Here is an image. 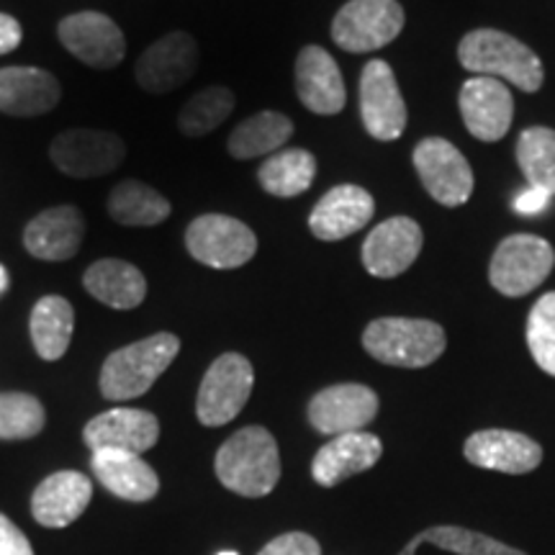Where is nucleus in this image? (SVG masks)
<instances>
[{"mask_svg": "<svg viewBox=\"0 0 555 555\" xmlns=\"http://www.w3.org/2000/svg\"><path fill=\"white\" fill-rule=\"evenodd\" d=\"M234 111V93L229 88L211 86L193 93L178 114V129L183 137H204L221 127Z\"/></svg>", "mask_w": 555, "mask_h": 555, "instance_id": "obj_32", "label": "nucleus"}, {"mask_svg": "<svg viewBox=\"0 0 555 555\" xmlns=\"http://www.w3.org/2000/svg\"><path fill=\"white\" fill-rule=\"evenodd\" d=\"M57 37L75 60L95 69L116 67L127 54V39L119 24L99 11H80L62 18Z\"/></svg>", "mask_w": 555, "mask_h": 555, "instance_id": "obj_13", "label": "nucleus"}, {"mask_svg": "<svg viewBox=\"0 0 555 555\" xmlns=\"http://www.w3.org/2000/svg\"><path fill=\"white\" fill-rule=\"evenodd\" d=\"M360 119L378 142H397L406 129V103L388 62L371 60L360 75Z\"/></svg>", "mask_w": 555, "mask_h": 555, "instance_id": "obj_11", "label": "nucleus"}, {"mask_svg": "<svg viewBox=\"0 0 555 555\" xmlns=\"http://www.w3.org/2000/svg\"><path fill=\"white\" fill-rule=\"evenodd\" d=\"M446 330L429 319L384 317L363 332V347L384 365L427 367L446 352Z\"/></svg>", "mask_w": 555, "mask_h": 555, "instance_id": "obj_4", "label": "nucleus"}, {"mask_svg": "<svg viewBox=\"0 0 555 555\" xmlns=\"http://www.w3.org/2000/svg\"><path fill=\"white\" fill-rule=\"evenodd\" d=\"M54 168L69 178H99L114 172L127 157V144L119 134L101 129L60 131L50 144Z\"/></svg>", "mask_w": 555, "mask_h": 555, "instance_id": "obj_10", "label": "nucleus"}, {"mask_svg": "<svg viewBox=\"0 0 555 555\" xmlns=\"http://www.w3.org/2000/svg\"><path fill=\"white\" fill-rule=\"evenodd\" d=\"M217 555H240V553H234V551H221V553H217Z\"/></svg>", "mask_w": 555, "mask_h": 555, "instance_id": "obj_42", "label": "nucleus"}, {"mask_svg": "<svg viewBox=\"0 0 555 555\" xmlns=\"http://www.w3.org/2000/svg\"><path fill=\"white\" fill-rule=\"evenodd\" d=\"M404 29L399 0H350L332 21V39L339 50L363 54L384 50Z\"/></svg>", "mask_w": 555, "mask_h": 555, "instance_id": "obj_6", "label": "nucleus"}, {"mask_svg": "<svg viewBox=\"0 0 555 555\" xmlns=\"http://www.w3.org/2000/svg\"><path fill=\"white\" fill-rule=\"evenodd\" d=\"M9 281H11V278H9V270H5L3 266H0V296H3V294H5V288H9Z\"/></svg>", "mask_w": 555, "mask_h": 555, "instance_id": "obj_41", "label": "nucleus"}, {"mask_svg": "<svg viewBox=\"0 0 555 555\" xmlns=\"http://www.w3.org/2000/svg\"><path fill=\"white\" fill-rule=\"evenodd\" d=\"M198 69V44L189 31H170L139 54L134 78L152 95L183 88Z\"/></svg>", "mask_w": 555, "mask_h": 555, "instance_id": "obj_12", "label": "nucleus"}, {"mask_svg": "<svg viewBox=\"0 0 555 555\" xmlns=\"http://www.w3.org/2000/svg\"><path fill=\"white\" fill-rule=\"evenodd\" d=\"M517 165L532 189L555 196V129H525L517 139Z\"/></svg>", "mask_w": 555, "mask_h": 555, "instance_id": "obj_31", "label": "nucleus"}, {"mask_svg": "<svg viewBox=\"0 0 555 555\" xmlns=\"http://www.w3.org/2000/svg\"><path fill=\"white\" fill-rule=\"evenodd\" d=\"M255 386L253 363L240 352H224L214 360L201 380L196 416L204 427H221L232 422L249 401Z\"/></svg>", "mask_w": 555, "mask_h": 555, "instance_id": "obj_8", "label": "nucleus"}, {"mask_svg": "<svg viewBox=\"0 0 555 555\" xmlns=\"http://www.w3.org/2000/svg\"><path fill=\"white\" fill-rule=\"evenodd\" d=\"M62 99V86L50 69L3 67L0 69V111L9 116L50 114Z\"/></svg>", "mask_w": 555, "mask_h": 555, "instance_id": "obj_24", "label": "nucleus"}, {"mask_svg": "<svg viewBox=\"0 0 555 555\" xmlns=\"http://www.w3.org/2000/svg\"><path fill=\"white\" fill-rule=\"evenodd\" d=\"M317 178V157L309 150L288 147L260 165V189L275 198H296L311 189Z\"/></svg>", "mask_w": 555, "mask_h": 555, "instance_id": "obj_29", "label": "nucleus"}, {"mask_svg": "<svg viewBox=\"0 0 555 555\" xmlns=\"http://www.w3.org/2000/svg\"><path fill=\"white\" fill-rule=\"evenodd\" d=\"M44 406L24 391L0 393V440H29L44 429Z\"/></svg>", "mask_w": 555, "mask_h": 555, "instance_id": "obj_33", "label": "nucleus"}, {"mask_svg": "<svg viewBox=\"0 0 555 555\" xmlns=\"http://www.w3.org/2000/svg\"><path fill=\"white\" fill-rule=\"evenodd\" d=\"M180 352V339L170 332L139 339L111 352L101 367V393L108 401L139 399L155 386Z\"/></svg>", "mask_w": 555, "mask_h": 555, "instance_id": "obj_3", "label": "nucleus"}, {"mask_svg": "<svg viewBox=\"0 0 555 555\" xmlns=\"http://www.w3.org/2000/svg\"><path fill=\"white\" fill-rule=\"evenodd\" d=\"M551 193H545L543 189H527L519 193L515 198V211L522 214V217H538V214H543L547 204H551Z\"/></svg>", "mask_w": 555, "mask_h": 555, "instance_id": "obj_38", "label": "nucleus"}, {"mask_svg": "<svg viewBox=\"0 0 555 555\" xmlns=\"http://www.w3.org/2000/svg\"><path fill=\"white\" fill-rule=\"evenodd\" d=\"M420 545H422V538L416 535V538L412 540V543H406V545H404V551H401L399 555H416V547H420Z\"/></svg>", "mask_w": 555, "mask_h": 555, "instance_id": "obj_40", "label": "nucleus"}, {"mask_svg": "<svg viewBox=\"0 0 555 555\" xmlns=\"http://www.w3.org/2000/svg\"><path fill=\"white\" fill-rule=\"evenodd\" d=\"M75 330V309L67 298L62 296H44L34 304L29 332L34 350L41 360H60L73 343Z\"/></svg>", "mask_w": 555, "mask_h": 555, "instance_id": "obj_28", "label": "nucleus"}, {"mask_svg": "<svg viewBox=\"0 0 555 555\" xmlns=\"http://www.w3.org/2000/svg\"><path fill=\"white\" fill-rule=\"evenodd\" d=\"M384 455V442L373 433H347L332 437L319 448L311 463V476L319 486H337L345 478L371 470Z\"/></svg>", "mask_w": 555, "mask_h": 555, "instance_id": "obj_22", "label": "nucleus"}, {"mask_svg": "<svg viewBox=\"0 0 555 555\" xmlns=\"http://www.w3.org/2000/svg\"><path fill=\"white\" fill-rule=\"evenodd\" d=\"M86 217L75 206H54L34 217L24 229V247L31 258L67 262L80 253Z\"/></svg>", "mask_w": 555, "mask_h": 555, "instance_id": "obj_19", "label": "nucleus"}, {"mask_svg": "<svg viewBox=\"0 0 555 555\" xmlns=\"http://www.w3.org/2000/svg\"><path fill=\"white\" fill-rule=\"evenodd\" d=\"M90 468L114 496L127 502H150L157 496L159 478L142 455L127 450H95Z\"/></svg>", "mask_w": 555, "mask_h": 555, "instance_id": "obj_25", "label": "nucleus"}, {"mask_svg": "<svg viewBox=\"0 0 555 555\" xmlns=\"http://www.w3.org/2000/svg\"><path fill=\"white\" fill-rule=\"evenodd\" d=\"M422 543H429L440 551L455 553V555H525L517 547L499 543L494 538H486L481 532L466 530V527L455 525H440L429 527V530L420 532Z\"/></svg>", "mask_w": 555, "mask_h": 555, "instance_id": "obj_34", "label": "nucleus"}, {"mask_svg": "<svg viewBox=\"0 0 555 555\" xmlns=\"http://www.w3.org/2000/svg\"><path fill=\"white\" fill-rule=\"evenodd\" d=\"M82 440L93 450H127V453H147L159 440V422L144 409H108L88 422Z\"/></svg>", "mask_w": 555, "mask_h": 555, "instance_id": "obj_17", "label": "nucleus"}, {"mask_svg": "<svg viewBox=\"0 0 555 555\" xmlns=\"http://www.w3.org/2000/svg\"><path fill=\"white\" fill-rule=\"evenodd\" d=\"M21 41H24V29H21L18 21L9 13H0V57L18 50Z\"/></svg>", "mask_w": 555, "mask_h": 555, "instance_id": "obj_39", "label": "nucleus"}, {"mask_svg": "<svg viewBox=\"0 0 555 555\" xmlns=\"http://www.w3.org/2000/svg\"><path fill=\"white\" fill-rule=\"evenodd\" d=\"M457 60L468 73L481 78L506 80L525 93H538L543 88V62L530 47L496 29L468 31L457 47Z\"/></svg>", "mask_w": 555, "mask_h": 555, "instance_id": "obj_1", "label": "nucleus"}, {"mask_svg": "<svg viewBox=\"0 0 555 555\" xmlns=\"http://www.w3.org/2000/svg\"><path fill=\"white\" fill-rule=\"evenodd\" d=\"M90 496H93V483L86 474L78 470H57L37 486L31 496L34 519L41 527L60 530V527L73 525L82 512L88 509Z\"/></svg>", "mask_w": 555, "mask_h": 555, "instance_id": "obj_23", "label": "nucleus"}, {"mask_svg": "<svg viewBox=\"0 0 555 555\" xmlns=\"http://www.w3.org/2000/svg\"><path fill=\"white\" fill-rule=\"evenodd\" d=\"M217 478L234 494L247 499L268 496L281 481V453L266 427L234 433L217 453Z\"/></svg>", "mask_w": 555, "mask_h": 555, "instance_id": "obj_2", "label": "nucleus"}, {"mask_svg": "<svg viewBox=\"0 0 555 555\" xmlns=\"http://www.w3.org/2000/svg\"><path fill=\"white\" fill-rule=\"evenodd\" d=\"M170 211V201L142 180H124L108 196V217L121 227H157Z\"/></svg>", "mask_w": 555, "mask_h": 555, "instance_id": "obj_30", "label": "nucleus"}, {"mask_svg": "<svg viewBox=\"0 0 555 555\" xmlns=\"http://www.w3.org/2000/svg\"><path fill=\"white\" fill-rule=\"evenodd\" d=\"M414 168L425 191L437 204L463 206L474 193V170L463 152L448 139L427 137L414 147Z\"/></svg>", "mask_w": 555, "mask_h": 555, "instance_id": "obj_9", "label": "nucleus"}, {"mask_svg": "<svg viewBox=\"0 0 555 555\" xmlns=\"http://www.w3.org/2000/svg\"><path fill=\"white\" fill-rule=\"evenodd\" d=\"M457 106L466 129L481 142H499L506 137V131L515 119V99L509 88L496 78H470L463 82Z\"/></svg>", "mask_w": 555, "mask_h": 555, "instance_id": "obj_15", "label": "nucleus"}, {"mask_svg": "<svg viewBox=\"0 0 555 555\" xmlns=\"http://www.w3.org/2000/svg\"><path fill=\"white\" fill-rule=\"evenodd\" d=\"M376 201L360 185L345 183L324 193L309 214V229L317 240L339 242L363 229L373 219Z\"/></svg>", "mask_w": 555, "mask_h": 555, "instance_id": "obj_21", "label": "nucleus"}, {"mask_svg": "<svg viewBox=\"0 0 555 555\" xmlns=\"http://www.w3.org/2000/svg\"><path fill=\"white\" fill-rule=\"evenodd\" d=\"M185 249L201 266L234 270L255 258L258 237L245 221L227 217V214H204L185 229Z\"/></svg>", "mask_w": 555, "mask_h": 555, "instance_id": "obj_5", "label": "nucleus"}, {"mask_svg": "<svg viewBox=\"0 0 555 555\" xmlns=\"http://www.w3.org/2000/svg\"><path fill=\"white\" fill-rule=\"evenodd\" d=\"M82 286L95 301L119 311L137 309L147 296V278L142 270L119 258L93 262L82 275Z\"/></svg>", "mask_w": 555, "mask_h": 555, "instance_id": "obj_26", "label": "nucleus"}, {"mask_svg": "<svg viewBox=\"0 0 555 555\" xmlns=\"http://www.w3.org/2000/svg\"><path fill=\"white\" fill-rule=\"evenodd\" d=\"M527 347L547 376H555V291L540 296L527 317Z\"/></svg>", "mask_w": 555, "mask_h": 555, "instance_id": "obj_35", "label": "nucleus"}, {"mask_svg": "<svg viewBox=\"0 0 555 555\" xmlns=\"http://www.w3.org/2000/svg\"><path fill=\"white\" fill-rule=\"evenodd\" d=\"M378 414V397L363 384H337L322 388L309 401V422L317 433L337 437L360 433Z\"/></svg>", "mask_w": 555, "mask_h": 555, "instance_id": "obj_14", "label": "nucleus"}, {"mask_svg": "<svg viewBox=\"0 0 555 555\" xmlns=\"http://www.w3.org/2000/svg\"><path fill=\"white\" fill-rule=\"evenodd\" d=\"M298 101L317 116H335L345 108V80L335 57L322 47L309 44L296 60Z\"/></svg>", "mask_w": 555, "mask_h": 555, "instance_id": "obj_20", "label": "nucleus"}, {"mask_svg": "<svg viewBox=\"0 0 555 555\" xmlns=\"http://www.w3.org/2000/svg\"><path fill=\"white\" fill-rule=\"evenodd\" d=\"M425 234L409 217H391L371 229L363 242V266L373 278H397L420 258Z\"/></svg>", "mask_w": 555, "mask_h": 555, "instance_id": "obj_16", "label": "nucleus"}, {"mask_svg": "<svg viewBox=\"0 0 555 555\" xmlns=\"http://www.w3.org/2000/svg\"><path fill=\"white\" fill-rule=\"evenodd\" d=\"M555 266L551 242L535 234H512L502 240L489 266V283L502 296L519 298L543 286Z\"/></svg>", "mask_w": 555, "mask_h": 555, "instance_id": "obj_7", "label": "nucleus"}, {"mask_svg": "<svg viewBox=\"0 0 555 555\" xmlns=\"http://www.w3.org/2000/svg\"><path fill=\"white\" fill-rule=\"evenodd\" d=\"M0 555H34L29 540L5 515H0Z\"/></svg>", "mask_w": 555, "mask_h": 555, "instance_id": "obj_37", "label": "nucleus"}, {"mask_svg": "<svg viewBox=\"0 0 555 555\" xmlns=\"http://www.w3.org/2000/svg\"><path fill=\"white\" fill-rule=\"evenodd\" d=\"M258 555H322V547L307 532H286V535L270 540Z\"/></svg>", "mask_w": 555, "mask_h": 555, "instance_id": "obj_36", "label": "nucleus"}, {"mask_svg": "<svg viewBox=\"0 0 555 555\" xmlns=\"http://www.w3.org/2000/svg\"><path fill=\"white\" fill-rule=\"evenodd\" d=\"M466 461L476 468L522 476L543 463V448L515 429H481L466 440Z\"/></svg>", "mask_w": 555, "mask_h": 555, "instance_id": "obj_18", "label": "nucleus"}, {"mask_svg": "<svg viewBox=\"0 0 555 555\" xmlns=\"http://www.w3.org/2000/svg\"><path fill=\"white\" fill-rule=\"evenodd\" d=\"M294 134V121L281 111H260L234 127L227 150L234 159H253L275 155L288 144Z\"/></svg>", "mask_w": 555, "mask_h": 555, "instance_id": "obj_27", "label": "nucleus"}]
</instances>
